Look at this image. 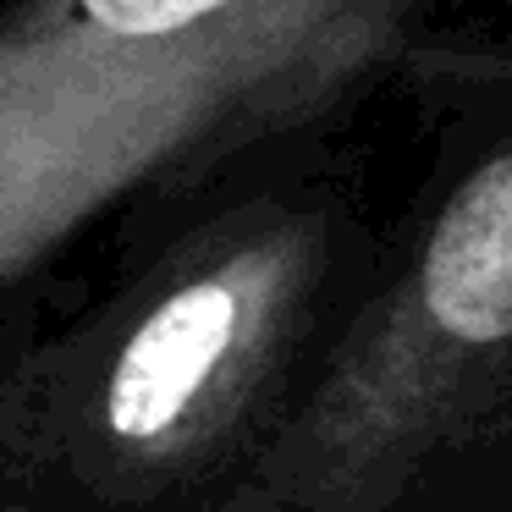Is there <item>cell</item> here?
I'll return each instance as SVG.
<instances>
[{"instance_id":"obj_1","label":"cell","mask_w":512,"mask_h":512,"mask_svg":"<svg viewBox=\"0 0 512 512\" xmlns=\"http://www.w3.org/2000/svg\"><path fill=\"white\" fill-rule=\"evenodd\" d=\"M254 512H512V105L446 149L281 419Z\"/></svg>"}]
</instances>
